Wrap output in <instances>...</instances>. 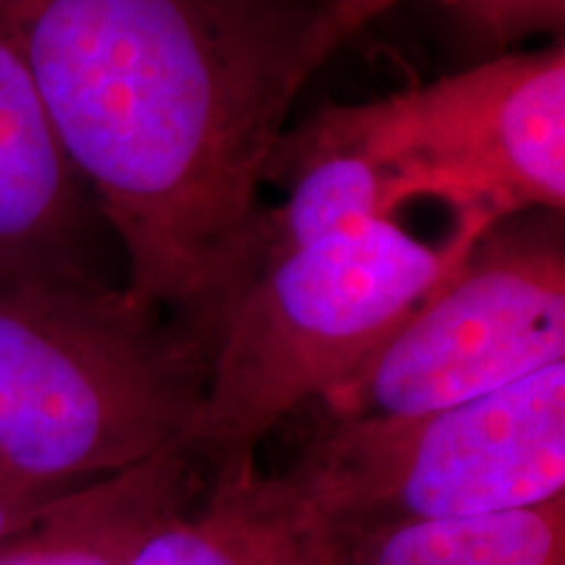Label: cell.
Listing matches in <instances>:
<instances>
[{
  "label": "cell",
  "mask_w": 565,
  "mask_h": 565,
  "mask_svg": "<svg viewBox=\"0 0 565 565\" xmlns=\"http://www.w3.org/2000/svg\"><path fill=\"white\" fill-rule=\"evenodd\" d=\"M312 0H0L126 291L215 349L257 270L267 181L309 76Z\"/></svg>",
  "instance_id": "1"
},
{
  "label": "cell",
  "mask_w": 565,
  "mask_h": 565,
  "mask_svg": "<svg viewBox=\"0 0 565 565\" xmlns=\"http://www.w3.org/2000/svg\"><path fill=\"white\" fill-rule=\"evenodd\" d=\"M210 362L126 286L0 282V477L68 492L183 445Z\"/></svg>",
  "instance_id": "2"
},
{
  "label": "cell",
  "mask_w": 565,
  "mask_h": 565,
  "mask_svg": "<svg viewBox=\"0 0 565 565\" xmlns=\"http://www.w3.org/2000/svg\"><path fill=\"white\" fill-rule=\"evenodd\" d=\"M484 231L456 223L433 246L391 217L263 267L225 315L183 445L207 475L254 461L275 424L356 370Z\"/></svg>",
  "instance_id": "3"
},
{
  "label": "cell",
  "mask_w": 565,
  "mask_h": 565,
  "mask_svg": "<svg viewBox=\"0 0 565 565\" xmlns=\"http://www.w3.org/2000/svg\"><path fill=\"white\" fill-rule=\"evenodd\" d=\"M291 475L335 532L565 498V362L440 412L330 419Z\"/></svg>",
  "instance_id": "4"
},
{
  "label": "cell",
  "mask_w": 565,
  "mask_h": 565,
  "mask_svg": "<svg viewBox=\"0 0 565 565\" xmlns=\"http://www.w3.org/2000/svg\"><path fill=\"white\" fill-rule=\"evenodd\" d=\"M393 175L395 200H440L490 228L565 207V51L508 53L364 105H330L307 126Z\"/></svg>",
  "instance_id": "5"
},
{
  "label": "cell",
  "mask_w": 565,
  "mask_h": 565,
  "mask_svg": "<svg viewBox=\"0 0 565 565\" xmlns=\"http://www.w3.org/2000/svg\"><path fill=\"white\" fill-rule=\"evenodd\" d=\"M565 362L561 221L494 223L383 343L322 395L330 419L416 416Z\"/></svg>",
  "instance_id": "6"
},
{
  "label": "cell",
  "mask_w": 565,
  "mask_h": 565,
  "mask_svg": "<svg viewBox=\"0 0 565 565\" xmlns=\"http://www.w3.org/2000/svg\"><path fill=\"white\" fill-rule=\"evenodd\" d=\"M84 181L30 71L0 30V282L100 286Z\"/></svg>",
  "instance_id": "7"
},
{
  "label": "cell",
  "mask_w": 565,
  "mask_h": 565,
  "mask_svg": "<svg viewBox=\"0 0 565 565\" xmlns=\"http://www.w3.org/2000/svg\"><path fill=\"white\" fill-rule=\"evenodd\" d=\"M200 508L160 526L129 565H330L333 521L291 471L244 461L207 475Z\"/></svg>",
  "instance_id": "8"
},
{
  "label": "cell",
  "mask_w": 565,
  "mask_h": 565,
  "mask_svg": "<svg viewBox=\"0 0 565 565\" xmlns=\"http://www.w3.org/2000/svg\"><path fill=\"white\" fill-rule=\"evenodd\" d=\"M207 469L186 445L47 500L0 540V565H129L168 521L192 508Z\"/></svg>",
  "instance_id": "9"
},
{
  "label": "cell",
  "mask_w": 565,
  "mask_h": 565,
  "mask_svg": "<svg viewBox=\"0 0 565 565\" xmlns=\"http://www.w3.org/2000/svg\"><path fill=\"white\" fill-rule=\"evenodd\" d=\"M330 565H565V498L484 519L341 529Z\"/></svg>",
  "instance_id": "10"
},
{
  "label": "cell",
  "mask_w": 565,
  "mask_h": 565,
  "mask_svg": "<svg viewBox=\"0 0 565 565\" xmlns=\"http://www.w3.org/2000/svg\"><path fill=\"white\" fill-rule=\"evenodd\" d=\"M469 30L492 47H508L534 32H561L565 0H456Z\"/></svg>",
  "instance_id": "11"
},
{
  "label": "cell",
  "mask_w": 565,
  "mask_h": 565,
  "mask_svg": "<svg viewBox=\"0 0 565 565\" xmlns=\"http://www.w3.org/2000/svg\"><path fill=\"white\" fill-rule=\"evenodd\" d=\"M398 3H404V0H335L333 6H328V9L320 13V19H317L312 47H309L312 68H320L345 40H351L364 24L377 19L380 13L395 9ZM435 3L450 6V9H454L456 0H435Z\"/></svg>",
  "instance_id": "12"
},
{
  "label": "cell",
  "mask_w": 565,
  "mask_h": 565,
  "mask_svg": "<svg viewBox=\"0 0 565 565\" xmlns=\"http://www.w3.org/2000/svg\"><path fill=\"white\" fill-rule=\"evenodd\" d=\"M63 492H45L0 477V540L26 524L47 500Z\"/></svg>",
  "instance_id": "13"
},
{
  "label": "cell",
  "mask_w": 565,
  "mask_h": 565,
  "mask_svg": "<svg viewBox=\"0 0 565 565\" xmlns=\"http://www.w3.org/2000/svg\"><path fill=\"white\" fill-rule=\"evenodd\" d=\"M312 3H317V6H320V9L324 11V9H328V6H333L335 0H312Z\"/></svg>",
  "instance_id": "14"
}]
</instances>
